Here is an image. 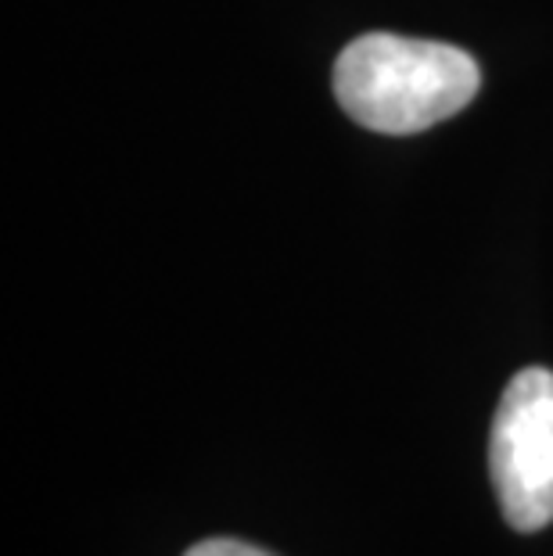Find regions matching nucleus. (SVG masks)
Returning <instances> with one entry per match:
<instances>
[{
  "label": "nucleus",
  "mask_w": 553,
  "mask_h": 556,
  "mask_svg": "<svg viewBox=\"0 0 553 556\" xmlns=\"http://www.w3.org/2000/svg\"><path fill=\"white\" fill-rule=\"evenodd\" d=\"M184 556H274V553L249 546V542H241V539H205L187 549Z\"/></svg>",
  "instance_id": "7ed1b4c3"
},
{
  "label": "nucleus",
  "mask_w": 553,
  "mask_h": 556,
  "mask_svg": "<svg viewBox=\"0 0 553 556\" xmlns=\"http://www.w3.org/2000/svg\"><path fill=\"white\" fill-rule=\"evenodd\" d=\"M481 87L478 62L453 43L367 33L338 54L335 93L349 119L406 137L453 119Z\"/></svg>",
  "instance_id": "f257e3e1"
},
{
  "label": "nucleus",
  "mask_w": 553,
  "mask_h": 556,
  "mask_svg": "<svg viewBox=\"0 0 553 556\" xmlns=\"http://www.w3.org/2000/svg\"><path fill=\"white\" fill-rule=\"evenodd\" d=\"M489 475L514 531L553 520V374L528 366L503 392L489 438Z\"/></svg>",
  "instance_id": "f03ea898"
}]
</instances>
